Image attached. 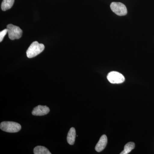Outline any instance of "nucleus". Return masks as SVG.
<instances>
[{
    "label": "nucleus",
    "mask_w": 154,
    "mask_h": 154,
    "mask_svg": "<svg viewBox=\"0 0 154 154\" xmlns=\"http://www.w3.org/2000/svg\"><path fill=\"white\" fill-rule=\"evenodd\" d=\"M45 49L44 45L35 41L32 43L27 50L26 54L27 57L31 58L35 57L41 53Z\"/></svg>",
    "instance_id": "obj_1"
},
{
    "label": "nucleus",
    "mask_w": 154,
    "mask_h": 154,
    "mask_svg": "<svg viewBox=\"0 0 154 154\" xmlns=\"http://www.w3.org/2000/svg\"><path fill=\"white\" fill-rule=\"evenodd\" d=\"M0 128L5 132L16 133L19 131L22 127L19 123L14 122H3L0 125Z\"/></svg>",
    "instance_id": "obj_2"
},
{
    "label": "nucleus",
    "mask_w": 154,
    "mask_h": 154,
    "mask_svg": "<svg viewBox=\"0 0 154 154\" xmlns=\"http://www.w3.org/2000/svg\"><path fill=\"white\" fill-rule=\"evenodd\" d=\"M7 28L8 30L9 38L11 40L19 39L22 37V30L18 26L9 24L7 25Z\"/></svg>",
    "instance_id": "obj_3"
},
{
    "label": "nucleus",
    "mask_w": 154,
    "mask_h": 154,
    "mask_svg": "<svg viewBox=\"0 0 154 154\" xmlns=\"http://www.w3.org/2000/svg\"><path fill=\"white\" fill-rule=\"evenodd\" d=\"M110 9L113 13L119 16H124L127 14V9L124 4L113 2L110 5Z\"/></svg>",
    "instance_id": "obj_4"
},
{
    "label": "nucleus",
    "mask_w": 154,
    "mask_h": 154,
    "mask_svg": "<svg viewBox=\"0 0 154 154\" xmlns=\"http://www.w3.org/2000/svg\"><path fill=\"white\" fill-rule=\"evenodd\" d=\"M107 79L111 84H121L125 80V77L122 74L117 72H110L107 75Z\"/></svg>",
    "instance_id": "obj_5"
},
{
    "label": "nucleus",
    "mask_w": 154,
    "mask_h": 154,
    "mask_svg": "<svg viewBox=\"0 0 154 154\" xmlns=\"http://www.w3.org/2000/svg\"><path fill=\"white\" fill-rule=\"evenodd\" d=\"M49 112V108L47 106L38 105L33 109L32 114L34 116H41L46 115Z\"/></svg>",
    "instance_id": "obj_6"
},
{
    "label": "nucleus",
    "mask_w": 154,
    "mask_h": 154,
    "mask_svg": "<svg viewBox=\"0 0 154 154\" xmlns=\"http://www.w3.org/2000/svg\"><path fill=\"white\" fill-rule=\"evenodd\" d=\"M107 138L106 135H103L101 137L97 143L96 147H95V150L96 151L99 152H102V150L105 149L107 146Z\"/></svg>",
    "instance_id": "obj_7"
},
{
    "label": "nucleus",
    "mask_w": 154,
    "mask_h": 154,
    "mask_svg": "<svg viewBox=\"0 0 154 154\" xmlns=\"http://www.w3.org/2000/svg\"><path fill=\"white\" fill-rule=\"evenodd\" d=\"M76 137V131L74 128H71L68 133L67 140L69 144L72 145L75 143Z\"/></svg>",
    "instance_id": "obj_8"
},
{
    "label": "nucleus",
    "mask_w": 154,
    "mask_h": 154,
    "mask_svg": "<svg viewBox=\"0 0 154 154\" xmlns=\"http://www.w3.org/2000/svg\"><path fill=\"white\" fill-rule=\"evenodd\" d=\"M15 0H3L1 5V8L3 11H6L13 7Z\"/></svg>",
    "instance_id": "obj_9"
},
{
    "label": "nucleus",
    "mask_w": 154,
    "mask_h": 154,
    "mask_svg": "<svg viewBox=\"0 0 154 154\" xmlns=\"http://www.w3.org/2000/svg\"><path fill=\"white\" fill-rule=\"evenodd\" d=\"M34 154H51L48 149L43 146H37L33 149Z\"/></svg>",
    "instance_id": "obj_10"
},
{
    "label": "nucleus",
    "mask_w": 154,
    "mask_h": 154,
    "mask_svg": "<svg viewBox=\"0 0 154 154\" xmlns=\"http://www.w3.org/2000/svg\"><path fill=\"white\" fill-rule=\"evenodd\" d=\"M135 143H128L125 146L124 150L120 153V154H127L130 152L134 148Z\"/></svg>",
    "instance_id": "obj_11"
},
{
    "label": "nucleus",
    "mask_w": 154,
    "mask_h": 154,
    "mask_svg": "<svg viewBox=\"0 0 154 154\" xmlns=\"http://www.w3.org/2000/svg\"><path fill=\"white\" fill-rule=\"evenodd\" d=\"M8 33V30L7 28L4 29L2 31L0 32V42H2L4 39V37L6 36L7 33Z\"/></svg>",
    "instance_id": "obj_12"
}]
</instances>
